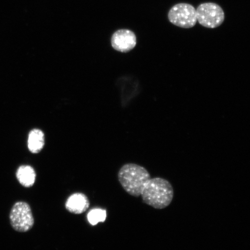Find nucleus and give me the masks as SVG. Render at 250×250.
Masks as SVG:
<instances>
[{"mask_svg":"<svg viewBox=\"0 0 250 250\" xmlns=\"http://www.w3.org/2000/svg\"><path fill=\"white\" fill-rule=\"evenodd\" d=\"M140 196L145 204L155 209H164L173 201L174 189L168 180L161 177L151 178L144 186Z\"/></svg>","mask_w":250,"mask_h":250,"instance_id":"f257e3e1","label":"nucleus"},{"mask_svg":"<svg viewBox=\"0 0 250 250\" xmlns=\"http://www.w3.org/2000/svg\"><path fill=\"white\" fill-rule=\"evenodd\" d=\"M118 178L125 191L137 198L141 195L145 183L151 177L145 167L134 164H127L119 170Z\"/></svg>","mask_w":250,"mask_h":250,"instance_id":"f03ea898","label":"nucleus"},{"mask_svg":"<svg viewBox=\"0 0 250 250\" xmlns=\"http://www.w3.org/2000/svg\"><path fill=\"white\" fill-rule=\"evenodd\" d=\"M9 220L12 228L19 232H26L34 226V219L27 203L18 202L11 208Z\"/></svg>","mask_w":250,"mask_h":250,"instance_id":"7ed1b4c3","label":"nucleus"},{"mask_svg":"<svg viewBox=\"0 0 250 250\" xmlns=\"http://www.w3.org/2000/svg\"><path fill=\"white\" fill-rule=\"evenodd\" d=\"M196 12L199 23L202 26L210 29L221 26L225 20L223 9L215 3L207 2L199 5Z\"/></svg>","mask_w":250,"mask_h":250,"instance_id":"20e7f679","label":"nucleus"},{"mask_svg":"<svg viewBox=\"0 0 250 250\" xmlns=\"http://www.w3.org/2000/svg\"><path fill=\"white\" fill-rule=\"evenodd\" d=\"M168 18L175 26L189 29L195 26L197 22L196 9L192 5L180 3L170 9Z\"/></svg>","mask_w":250,"mask_h":250,"instance_id":"39448f33","label":"nucleus"},{"mask_svg":"<svg viewBox=\"0 0 250 250\" xmlns=\"http://www.w3.org/2000/svg\"><path fill=\"white\" fill-rule=\"evenodd\" d=\"M137 39L133 31L127 29L118 30L111 37V45L116 51L128 52L136 46Z\"/></svg>","mask_w":250,"mask_h":250,"instance_id":"423d86ee","label":"nucleus"},{"mask_svg":"<svg viewBox=\"0 0 250 250\" xmlns=\"http://www.w3.org/2000/svg\"><path fill=\"white\" fill-rule=\"evenodd\" d=\"M90 202L87 197L82 193H75L65 202V208L71 213L80 214L89 208Z\"/></svg>","mask_w":250,"mask_h":250,"instance_id":"0eeeda50","label":"nucleus"},{"mask_svg":"<svg viewBox=\"0 0 250 250\" xmlns=\"http://www.w3.org/2000/svg\"><path fill=\"white\" fill-rule=\"evenodd\" d=\"M16 177L21 186L26 188H30L36 182V173L33 167L29 165H21L19 167Z\"/></svg>","mask_w":250,"mask_h":250,"instance_id":"6e6552de","label":"nucleus"},{"mask_svg":"<svg viewBox=\"0 0 250 250\" xmlns=\"http://www.w3.org/2000/svg\"><path fill=\"white\" fill-rule=\"evenodd\" d=\"M45 145L44 134L39 129L30 131L28 137L27 146L29 151L33 154L39 153Z\"/></svg>","mask_w":250,"mask_h":250,"instance_id":"1a4fd4ad","label":"nucleus"},{"mask_svg":"<svg viewBox=\"0 0 250 250\" xmlns=\"http://www.w3.org/2000/svg\"><path fill=\"white\" fill-rule=\"evenodd\" d=\"M107 218V211L104 209L96 208L92 209L87 215V221L93 226L99 223H103Z\"/></svg>","mask_w":250,"mask_h":250,"instance_id":"9d476101","label":"nucleus"}]
</instances>
